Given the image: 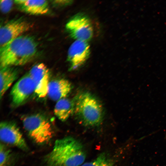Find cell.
<instances>
[{
	"label": "cell",
	"instance_id": "9c48e42d",
	"mask_svg": "<svg viewBox=\"0 0 166 166\" xmlns=\"http://www.w3.org/2000/svg\"><path fill=\"white\" fill-rule=\"evenodd\" d=\"M28 73L34 82L35 93L39 97H45L47 95L49 82V69L45 64L39 63L34 66Z\"/></svg>",
	"mask_w": 166,
	"mask_h": 166
},
{
	"label": "cell",
	"instance_id": "9a60e30c",
	"mask_svg": "<svg viewBox=\"0 0 166 166\" xmlns=\"http://www.w3.org/2000/svg\"><path fill=\"white\" fill-rule=\"evenodd\" d=\"M80 166H113L108 157L104 153L99 155L95 160Z\"/></svg>",
	"mask_w": 166,
	"mask_h": 166
},
{
	"label": "cell",
	"instance_id": "5b68a950",
	"mask_svg": "<svg viewBox=\"0 0 166 166\" xmlns=\"http://www.w3.org/2000/svg\"><path fill=\"white\" fill-rule=\"evenodd\" d=\"M31 25L27 20L19 18L10 20L1 26L0 45L1 48L30 30Z\"/></svg>",
	"mask_w": 166,
	"mask_h": 166
},
{
	"label": "cell",
	"instance_id": "52a82bcc",
	"mask_svg": "<svg viewBox=\"0 0 166 166\" xmlns=\"http://www.w3.org/2000/svg\"><path fill=\"white\" fill-rule=\"evenodd\" d=\"M0 138L5 143L15 146L24 151L28 147L22 134L15 123L3 121L0 124Z\"/></svg>",
	"mask_w": 166,
	"mask_h": 166
},
{
	"label": "cell",
	"instance_id": "7a4b0ae2",
	"mask_svg": "<svg viewBox=\"0 0 166 166\" xmlns=\"http://www.w3.org/2000/svg\"><path fill=\"white\" fill-rule=\"evenodd\" d=\"M38 44L31 36L22 35L0 48V67L24 65L36 54Z\"/></svg>",
	"mask_w": 166,
	"mask_h": 166
},
{
	"label": "cell",
	"instance_id": "5bb4252c",
	"mask_svg": "<svg viewBox=\"0 0 166 166\" xmlns=\"http://www.w3.org/2000/svg\"><path fill=\"white\" fill-rule=\"evenodd\" d=\"M74 102L64 98L57 101L54 109V113L56 116L61 121H66L74 113Z\"/></svg>",
	"mask_w": 166,
	"mask_h": 166
},
{
	"label": "cell",
	"instance_id": "277c9868",
	"mask_svg": "<svg viewBox=\"0 0 166 166\" xmlns=\"http://www.w3.org/2000/svg\"><path fill=\"white\" fill-rule=\"evenodd\" d=\"M24 128L30 137L37 144H43L52 138L53 132L49 120L38 113L24 117L22 120Z\"/></svg>",
	"mask_w": 166,
	"mask_h": 166
},
{
	"label": "cell",
	"instance_id": "4fadbf2b",
	"mask_svg": "<svg viewBox=\"0 0 166 166\" xmlns=\"http://www.w3.org/2000/svg\"><path fill=\"white\" fill-rule=\"evenodd\" d=\"M17 69L12 66L0 67V97L1 99L18 76Z\"/></svg>",
	"mask_w": 166,
	"mask_h": 166
},
{
	"label": "cell",
	"instance_id": "e0dca14e",
	"mask_svg": "<svg viewBox=\"0 0 166 166\" xmlns=\"http://www.w3.org/2000/svg\"><path fill=\"white\" fill-rule=\"evenodd\" d=\"M13 1L12 0H0V7L2 12L4 14L9 12L12 8Z\"/></svg>",
	"mask_w": 166,
	"mask_h": 166
},
{
	"label": "cell",
	"instance_id": "30bf717a",
	"mask_svg": "<svg viewBox=\"0 0 166 166\" xmlns=\"http://www.w3.org/2000/svg\"><path fill=\"white\" fill-rule=\"evenodd\" d=\"M87 42L76 40L69 47L67 60L70 64V70L77 69L88 59L90 53V47Z\"/></svg>",
	"mask_w": 166,
	"mask_h": 166
},
{
	"label": "cell",
	"instance_id": "8992f818",
	"mask_svg": "<svg viewBox=\"0 0 166 166\" xmlns=\"http://www.w3.org/2000/svg\"><path fill=\"white\" fill-rule=\"evenodd\" d=\"M66 28L72 37L87 42L92 38L93 31L89 18L82 14L75 16L66 23Z\"/></svg>",
	"mask_w": 166,
	"mask_h": 166
},
{
	"label": "cell",
	"instance_id": "ba28073f",
	"mask_svg": "<svg viewBox=\"0 0 166 166\" xmlns=\"http://www.w3.org/2000/svg\"><path fill=\"white\" fill-rule=\"evenodd\" d=\"M35 88L34 82L28 73L15 83L11 90L13 104L18 106L22 104L35 92Z\"/></svg>",
	"mask_w": 166,
	"mask_h": 166
},
{
	"label": "cell",
	"instance_id": "8fae6325",
	"mask_svg": "<svg viewBox=\"0 0 166 166\" xmlns=\"http://www.w3.org/2000/svg\"><path fill=\"white\" fill-rule=\"evenodd\" d=\"M72 89L71 84L67 80L61 78L49 81L47 95L52 100L58 101L65 97Z\"/></svg>",
	"mask_w": 166,
	"mask_h": 166
},
{
	"label": "cell",
	"instance_id": "2e32d148",
	"mask_svg": "<svg viewBox=\"0 0 166 166\" xmlns=\"http://www.w3.org/2000/svg\"><path fill=\"white\" fill-rule=\"evenodd\" d=\"M10 150L2 144L0 145V166H10L11 160Z\"/></svg>",
	"mask_w": 166,
	"mask_h": 166
},
{
	"label": "cell",
	"instance_id": "7c38bea8",
	"mask_svg": "<svg viewBox=\"0 0 166 166\" xmlns=\"http://www.w3.org/2000/svg\"><path fill=\"white\" fill-rule=\"evenodd\" d=\"M14 2L21 10L30 14L43 15L49 11V2L46 0H17Z\"/></svg>",
	"mask_w": 166,
	"mask_h": 166
},
{
	"label": "cell",
	"instance_id": "3957f363",
	"mask_svg": "<svg viewBox=\"0 0 166 166\" xmlns=\"http://www.w3.org/2000/svg\"><path fill=\"white\" fill-rule=\"evenodd\" d=\"M73 100V113L81 124L89 127L101 124L103 118V108L95 97L88 92H84L79 93Z\"/></svg>",
	"mask_w": 166,
	"mask_h": 166
},
{
	"label": "cell",
	"instance_id": "6da1fadb",
	"mask_svg": "<svg viewBox=\"0 0 166 166\" xmlns=\"http://www.w3.org/2000/svg\"><path fill=\"white\" fill-rule=\"evenodd\" d=\"M85 158L81 143L73 137L67 136L56 140L44 161L47 166H80Z\"/></svg>",
	"mask_w": 166,
	"mask_h": 166
}]
</instances>
